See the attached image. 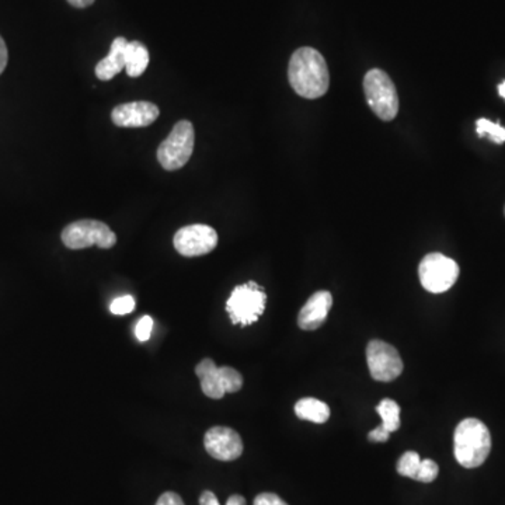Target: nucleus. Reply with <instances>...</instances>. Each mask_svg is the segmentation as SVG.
<instances>
[{
	"mask_svg": "<svg viewBox=\"0 0 505 505\" xmlns=\"http://www.w3.org/2000/svg\"><path fill=\"white\" fill-rule=\"evenodd\" d=\"M288 79L300 97L309 100L322 97L330 86L327 63L315 48H299L290 57Z\"/></svg>",
	"mask_w": 505,
	"mask_h": 505,
	"instance_id": "1",
	"label": "nucleus"
},
{
	"mask_svg": "<svg viewBox=\"0 0 505 505\" xmlns=\"http://www.w3.org/2000/svg\"><path fill=\"white\" fill-rule=\"evenodd\" d=\"M491 451V436L483 421L464 418L454 429V454L461 466H482Z\"/></svg>",
	"mask_w": 505,
	"mask_h": 505,
	"instance_id": "2",
	"label": "nucleus"
},
{
	"mask_svg": "<svg viewBox=\"0 0 505 505\" xmlns=\"http://www.w3.org/2000/svg\"><path fill=\"white\" fill-rule=\"evenodd\" d=\"M363 92L368 105L381 120H395L399 113L398 90L385 70L371 69L366 73Z\"/></svg>",
	"mask_w": 505,
	"mask_h": 505,
	"instance_id": "3",
	"label": "nucleus"
},
{
	"mask_svg": "<svg viewBox=\"0 0 505 505\" xmlns=\"http://www.w3.org/2000/svg\"><path fill=\"white\" fill-rule=\"evenodd\" d=\"M196 133L189 121H179L170 135L164 139L158 149V161L164 170L174 171L184 168L193 155Z\"/></svg>",
	"mask_w": 505,
	"mask_h": 505,
	"instance_id": "4",
	"label": "nucleus"
},
{
	"mask_svg": "<svg viewBox=\"0 0 505 505\" xmlns=\"http://www.w3.org/2000/svg\"><path fill=\"white\" fill-rule=\"evenodd\" d=\"M267 295L264 288L254 281L239 285L232 290V295L226 302V310L234 325L243 327L252 325L264 313Z\"/></svg>",
	"mask_w": 505,
	"mask_h": 505,
	"instance_id": "5",
	"label": "nucleus"
},
{
	"mask_svg": "<svg viewBox=\"0 0 505 505\" xmlns=\"http://www.w3.org/2000/svg\"><path fill=\"white\" fill-rule=\"evenodd\" d=\"M62 243L70 250H82L97 246L111 249L117 243V236L105 222L82 219L72 222L62 231Z\"/></svg>",
	"mask_w": 505,
	"mask_h": 505,
	"instance_id": "6",
	"label": "nucleus"
},
{
	"mask_svg": "<svg viewBox=\"0 0 505 505\" xmlns=\"http://www.w3.org/2000/svg\"><path fill=\"white\" fill-rule=\"evenodd\" d=\"M418 275L424 289L442 294L454 287L459 277V265L441 252H431L421 260Z\"/></svg>",
	"mask_w": 505,
	"mask_h": 505,
	"instance_id": "7",
	"label": "nucleus"
},
{
	"mask_svg": "<svg viewBox=\"0 0 505 505\" xmlns=\"http://www.w3.org/2000/svg\"><path fill=\"white\" fill-rule=\"evenodd\" d=\"M366 363L371 376L378 382H391L403 372L400 354L393 345L382 340H372L368 344Z\"/></svg>",
	"mask_w": 505,
	"mask_h": 505,
	"instance_id": "8",
	"label": "nucleus"
},
{
	"mask_svg": "<svg viewBox=\"0 0 505 505\" xmlns=\"http://www.w3.org/2000/svg\"><path fill=\"white\" fill-rule=\"evenodd\" d=\"M173 244L181 256H206L218 244V234L208 225H188L176 232Z\"/></svg>",
	"mask_w": 505,
	"mask_h": 505,
	"instance_id": "9",
	"label": "nucleus"
},
{
	"mask_svg": "<svg viewBox=\"0 0 505 505\" xmlns=\"http://www.w3.org/2000/svg\"><path fill=\"white\" fill-rule=\"evenodd\" d=\"M207 452L216 461H236L243 454V441L229 427H212L204 436Z\"/></svg>",
	"mask_w": 505,
	"mask_h": 505,
	"instance_id": "10",
	"label": "nucleus"
},
{
	"mask_svg": "<svg viewBox=\"0 0 505 505\" xmlns=\"http://www.w3.org/2000/svg\"><path fill=\"white\" fill-rule=\"evenodd\" d=\"M158 106L149 101H133L117 106L111 113L113 123L123 128H143L158 120Z\"/></svg>",
	"mask_w": 505,
	"mask_h": 505,
	"instance_id": "11",
	"label": "nucleus"
},
{
	"mask_svg": "<svg viewBox=\"0 0 505 505\" xmlns=\"http://www.w3.org/2000/svg\"><path fill=\"white\" fill-rule=\"evenodd\" d=\"M333 307V297L328 290L315 292L303 305L298 315V326L302 330H316L327 319Z\"/></svg>",
	"mask_w": 505,
	"mask_h": 505,
	"instance_id": "12",
	"label": "nucleus"
},
{
	"mask_svg": "<svg viewBox=\"0 0 505 505\" xmlns=\"http://www.w3.org/2000/svg\"><path fill=\"white\" fill-rule=\"evenodd\" d=\"M196 373L201 381V389L204 395L211 399H222L226 393L224 382V373L222 368L216 366V363L211 358L202 360L196 366Z\"/></svg>",
	"mask_w": 505,
	"mask_h": 505,
	"instance_id": "13",
	"label": "nucleus"
},
{
	"mask_svg": "<svg viewBox=\"0 0 505 505\" xmlns=\"http://www.w3.org/2000/svg\"><path fill=\"white\" fill-rule=\"evenodd\" d=\"M126 38L117 37L111 44L110 52L105 60L96 65V76L103 82H108L113 79L118 73L125 69V52Z\"/></svg>",
	"mask_w": 505,
	"mask_h": 505,
	"instance_id": "14",
	"label": "nucleus"
},
{
	"mask_svg": "<svg viewBox=\"0 0 505 505\" xmlns=\"http://www.w3.org/2000/svg\"><path fill=\"white\" fill-rule=\"evenodd\" d=\"M125 72L130 78H139L149 65V50L142 42L128 41L125 45Z\"/></svg>",
	"mask_w": 505,
	"mask_h": 505,
	"instance_id": "15",
	"label": "nucleus"
},
{
	"mask_svg": "<svg viewBox=\"0 0 505 505\" xmlns=\"http://www.w3.org/2000/svg\"><path fill=\"white\" fill-rule=\"evenodd\" d=\"M295 414L300 420L312 421L315 424H325L330 418V409L325 401L315 398L300 399L295 404Z\"/></svg>",
	"mask_w": 505,
	"mask_h": 505,
	"instance_id": "16",
	"label": "nucleus"
},
{
	"mask_svg": "<svg viewBox=\"0 0 505 505\" xmlns=\"http://www.w3.org/2000/svg\"><path fill=\"white\" fill-rule=\"evenodd\" d=\"M379 416L382 418V426L389 433H395L400 428V406L391 399H383L376 408Z\"/></svg>",
	"mask_w": 505,
	"mask_h": 505,
	"instance_id": "17",
	"label": "nucleus"
},
{
	"mask_svg": "<svg viewBox=\"0 0 505 505\" xmlns=\"http://www.w3.org/2000/svg\"><path fill=\"white\" fill-rule=\"evenodd\" d=\"M476 131L480 138L487 136L491 142L497 143V145L505 142V128L501 124L492 123L486 118H480L476 123Z\"/></svg>",
	"mask_w": 505,
	"mask_h": 505,
	"instance_id": "18",
	"label": "nucleus"
},
{
	"mask_svg": "<svg viewBox=\"0 0 505 505\" xmlns=\"http://www.w3.org/2000/svg\"><path fill=\"white\" fill-rule=\"evenodd\" d=\"M420 464V454H417V452H404V454H401L400 459H399L396 469H398V473L400 474V476L416 479V474L417 472H418Z\"/></svg>",
	"mask_w": 505,
	"mask_h": 505,
	"instance_id": "19",
	"label": "nucleus"
},
{
	"mask_svg": "<svg viewBox=\"0 0 505 505\" xmlns=\"http://www.w3.org/2000/svg\"><path fill=\"white\" fill-rule=\"evenodd\" d=\"M438 464L433 459H421L420 467H418V472H417L414 480L421 482V483H431L438 477Z\"/></svg>",
	"mask_w": 505,
	"mask_h": 505,
	"instance_id": "20",
	"label": "nucleus"
},
{
	"mask_svg": "<svg viewBox=\"0 0 505 505\" xmlns=\"http://www.w3.org/2000/svg\"><path fill=\"white\" fill-rule=\"evenodd\" d=\"M110 310L115 316L128 315L135 310V299L131 295L117 298L111 302Z\"/></svg>",
	"mask_w": 505,
	"mask_h": 505,
	"instance_id": "21",
	"label": "nucleus"
},
{
	"mask_svg": "<svg viewBox=\"0 0 505 505\" xmlns=\"http://www.w3.org/2000/svg\"><path fill=\"white\" fill-rule=\"evenodd\" d=\"M152 328H153V319L151 316H143L138 320L135 326V335L141 343H145L151 338Z\"/></svg>",
	"mask_w": 505,
	"mask_h": 505,
	"instance_id": "22",
	"label": "nucleus"
},
{
	"mask_svg": "<svg viewBox=\"0 0 505 505\" xmlns=\"http://www.w3.org/2000/svg\"><path fill=\"white\" fill-rule=\"evenodd\" d=\"M254 505H288L281 497L274 492H262L254 499Z\"/></svg>",
	"mask_w": 505,
	"mask_h": 505,
	"instance_id": "23",
	"label": "nucleus"
},
{
	"mask_svg": "<svg viewBox=\"0 0 505 505\" xmlns=\"http://www.w3.org/2000/svg\"><path fill=\"white\" fill-rule=\"evenodd\" d=\"M155 505H186L183 499H181L177 492L166 491L159 497Z\"/></svg>",
	"mask_w": 505,
	"mask_h": 505,
	"instance_id": "24",
	"label": "nucleus"
},
{
	"mask_svg": "<svg viewBox=\"0 0 505 505\" xmlns=\"http://www.w3.org/2000/svg\"><path fill=\"white\" fill-rule=\"evenodd\" d=\"M389 433L388 429L381 424V426L376 427L375 429H372L370 434H368V439L371 442H386L389 439Z\"/></svg>",
	"mask_w": 505,
	"mask_h": 505,
	"instance_id": "25",
	"label": "nucleus"
},
{
	"mask_svg": "<svg viewBox=\"0 0 505 505\" xmlns=\"http://www.w3.org/2000/svg\"><path fill=\"white\" fill-rule=\"evenodd\" d=\"M7 60H9V52H7L6 42L0 37V75L6 69Z\"/></svg>",
	"mask_w": 505,
	"mask_h": 505,
	"instance_id": "26",
	"label": "nucleus"
},
{
	"mask_svg": "<svg viewBox=\"0 0 505 505\" xmlns=\"http://www.w3.org/2000/svg\"><path fill=\"white\" fill-rule=\"evenodd\" d=\"M199 505H221L219 504L218 499L215 496L214 492L207 491L202 492L201 497H199Z\"/></svg>",
	"mask_w": 505,
	"mask_h": 505,
	"instance_id": "27",
	"label": "nucleus"
},
{
	"mask_svg": "<svg viewBox=\"0 0 505 505\" xmlns=\"http://www.w3.org/2000/svg\"><path fill=\"white\" fill-rule=\"evenodd\" d=\"M68 4L72 5L73 7H78V9H85V7L95 4V0H68Z\"/></svg>",
	"mask_w": 505,
	"mask_h": 505,
	"instance_id": "28",
	"label": "nucleus"
},
{
	"mask_svg": "<svg viewBox=\"0 0 505 505\" xmlns=\"http://www.w3.org/2000/svg\"><path fill=\"white\" fill-rule=\"evenodd\" d=\"M226 505H246V500H244V497L239 496V494H234V496L229 497Z\"/></svg>",
	"mask_w": 505,
	"mask_h": 505,
	"instance_id": "29",
	"label": "nucleus"
},
{
	"mask_svg": "<svg viewBox=\"0 0 505 505\" xmlns=\"http://www.w3.org/2000/svg\"><path fill=\"white\" fill-rule=\"evenodd\" d=\"M499 95L501 96L502 98H505V80L499 85Z\"/></svg>",
	"mask_w": 505,
	"mask_h": 505,
	"instance_id": "30",
	"label": "nucleus"
}]
</instances>
